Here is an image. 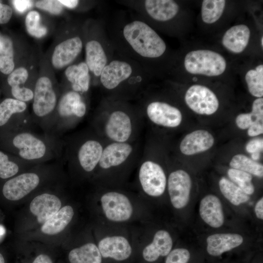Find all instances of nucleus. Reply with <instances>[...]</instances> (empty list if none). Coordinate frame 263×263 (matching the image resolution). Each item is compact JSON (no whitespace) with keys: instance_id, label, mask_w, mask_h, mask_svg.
<instances>
[{"instance_id":"obj_15","label":"nucleus","mask_w":263,"mask_h":263,"mask_svg":"<svg viewBox=\"0 0 263 263\" xmlns=\"http://www.w3.org/2000/svg\"><path fill=\"white\" fill-rule=\"evenodd\" d=\"M146 113L152 123L165 128H176L183 119L182 114L177 108L162 101H155L148 104Z\"/></svg>"},{"instance_id":"obj_12","label":"nucleus","mask_w":263,"mask_h":263,"mask_svg":"<svg viewBox=\"0 0 263 263\" xmlns=\"http://www.w3.org/2000/svg\"><path fill=\"white\" fill-rule=\"evenodd\" d=\"M103 213L109 220L122 222L129 220L133 213L132 204L124 194L115 191L104 193L100 198Z\"/></svg>"},{"instance_id":"obj_25","label":"nucleus","mask_w":263,"mask_h":263,"mask_svg":"<svg viewBox=\"0 0 263 263\" xmlns=\"http://www.w3.org/2000/svg\"><path fill=\"white\" fill-rule=\"evenodd\" d=\"M250 36V31L246 25H235L226 31L222 38V44L229 51L240 53L246 47Z\"/></svg>"},{"instance_id":"obj_21","label":"nucleus","mask_w":263,"mask_h":263,"mask_svg":"<svg viewBox=\"0 0 263 263\" xmlns=\"http://www.w3.org/2000/svg\"><path fill=\"white\" fill-rule=\"evenodd\" d=\"M132 73L131 66L120 60H113L106 65L100 75V81L108 90H113L130 77Z\"/></svg>"},{"instance_id":"obj_4","label":"nucleus","mask_w":263,"mask_h":263,"mask_svg":"<svg viewBox=\"0 0 263 263\" xmlns=\"http://www.w3.org/2000/svg\"><path fill=\"white\" fill-rule=\"evenodd\" d=\"M31 115L36 125L50 134L60 92L48 76H39L34 86Z\"/></svg>"},{"instance_id":"obj_46","label":"nucleus","mask_w":263,"mask_h":263,"mask_svg":"<svg viewBox=\"0 0 263 263\" xmlns=\"http://www.w3.org/2000/svg\"><path fill=\"white\" fill-rule=\"evenodd\" d=\"M255 213L256 217L263 220V198H261L255 206Z\"/></svg>"},{"instance_id":"obj_31","label":"nucleus","mask_w":263,"mask_h":263,"mask_svg":"<svg viewBox=\"0 0 263 263\" xmlns=\"http://www.w3.org/2000/svg\"><path fill=\"white\" fill-rule=\"evenodd\" d=\"M235 122L238 128L241 130L248 129L256 124L263 123V97L257 98L253 101L250 113L238 114Z\"/></svg>"},{"instance_id":"obj_10","label":"nucleus","mask_w":263,"mask_h":263,"mask_svg":"<svg viewBox=\"0 0 263 263\" xmlns=\"http://www.w3.org/2000/svg\"><path fill=\"white\" fill-rule=\"evenodd\" d=\"M41 175L37 171L22 172L7 180L3 184L2 192L5 198L17 201L38 188L41 182Z\"/></svg>"},{"instance_id":"obj_40","label":"nucleus","mask_w":263,"mask_h":263,"mask_svg":"<svg viewBox=\"0 0 263 263\" xmlns=\"http://www.w3.org/2000/svg\"><path fill=\"white\" fill-rule=\"evenodd\" d=\"M191 254L189 250L185 248L172 249L166 256L165 263H189Z\"/></svg>"},{"instance_id":"obj_39","label":"nucleus","mask_w":263,"mask_h":263,"mask_svg":"<svg viewBox=\"0 0 263 263\" xmlns=\"http://www.w3.org/2000/svg\"><path fill=\"white\" fill-rule=\"evenodd\" d=\"M89 70L85 62L69 65L65 71V75L71 86L76 84L83 76L89 74Z\"/></svg>"},{"instance_id":"obj_24","label":"nucleus","mask_w":263,"mask_h":263,"mask_svg":"<svg viewBox=\"0 0 263 263\" xmlns=\"http://www.w3.org/2000/svg\"><path fill=\"white\" fill-rule=\"evenodd\" d=\"M173 241L169 232L159 230L154 235L152 242L143 250L144 259L150 263L156 261L160 257H166L171 251Z\"/></svg>"},{"instance_id":"obj_23","label":"nucleus","mask_w":263,"mask_h":263,"mask_svg":"<svg viewBox=\"0 0 263 263\" xmlns=\"http://www.w3.org/2000/svg\"><path fill=\"white\" fill-rule=\"evenodd\" d=\"M199 213L202 219L209 226L219 228L224 223L222 203L216 195L208 194L200 201Z\"/></svg>"},{"instance_id":"obj_41","label":"nucleus","mask_w":263,"mask_h":263,"mask_svg":"<svg viewBox=\"0 0 263 263\" xmlns=\"http://www.w3.org/2000/svg\"><path fill=\"white\" fill-rule=\"evenodd\" d=\"M35 6L38 9L47 11L53 15L60 14L63 10V5L59 0H38Z\"/></svg>"},{"instance_id":"obj_44","label":"nucleus","mask_w":263,"mask_h":263,"mask_svg":"<svg viewBox=\"0 0 263 263\" xmlns=\"http://www.w3.org/2000/svg\"><path fill=\"white\" fill-rule=\"evenodd\" d=\"M12 2L15 9L20 13L25 12L33 5V1L28 0H14Z\"/></svg>"},{"instance_id":"obj_36","label":"nucleus","mask_w":263,"mask_h":263,"mask_svg":"<svg viewBox=\"0 0 263 263\" xmlns=\"http://www.w3.org/2000/svg\"><path fill=\"white\" fill-rule=\"evenodd\" d=\"M245 79L250 94L257 98L263 96V65L260 64L255 69L249 70Z\"/></svg>"},{"instance_id":"obj_13","label":"nucleus","mask_w":263,"mask_h":263,"mask_svg":"<svg viewBox=\"0 0 263 263\" xmlns=\"http://www.w3.org/2000/svg\"><path fill=\"white\" fill-rule=\"evenodd\" d=\"M135 152L132 142L107 143L97 168L107 170L118 168L132 159Z\"/></svg>"},{"instance_id":"obj_49","label":"nucleus","mask_w":263,"mask_h":263,"mask_svg":"<svg viewBox=\"0 0 263 263\" xmlns=\"http://www.w3.org/2000/svg\"><path fill=\"white\" fill-rule=\"evenodd\" d=\"M5 233V228L2 225H0V238H1Z\"/></svg>"},{"instance_id":"obj_30","label":"nucleus","mask_w":263,"mask_h":263,"mask_svg":"<svg viewBox=\"0 0 263 263\" xmlns=\"http://www.w3.org/2000/svg\"><path fill=\"white\" fill-rule=\"evenodd\" d=\"M102 258L98 247L92 243L72 249L68 255L70 263H102Z\"/></svg>"},{"instance_id":"obj_51","label":"nucleus","mask_w":263,"mask_h":263,"mask_svg":"<svg viewBox=\"0 0 263 263\" xmlns=\"http://www.w3.org/2000/svg\"><path fill=\"white\" fill-rule=\"evenodd\" d=\"M261 44H262V46L263 47V38L262 37V38H261Z\"/></svg>"},{"instance_id":"obj_22","label":"nucleus","mask_w":263,"mask_h":263,"mask_svg":"<svg viewBox=\"0 0 263 263\" xmlns=\"http://www.w3.org/2000/svg\"><path fill=\"white\" fill-rule=\"evenodd\" d=\"M29 78V72L24 67L14 69L7 77V83L10 88L11 98L27 102L32 101L33 89L26 85Z\"/></svg>"},{"instance_id":"obj_34","label":"nucleus","mask_w":263,"mask_h":263,"mask_svg":"<svg viewBox=\"0 0 263 263\" xmlns=\"http://www.w3.org/2000/svg\"><path fill=\"white\" fill-rule=\"evenodd\" d=\"M229 166L231 168L247 172L252 175L262 178L263 166L243 154H237L231 158Z\"/></svg>"},{"instance_id":"obj_52","label":"nucleus","mask_w":263,"mask_h":263,"mask_svg":"<svg viewBox=\"0 0 263 263\" xmlns=\"http://www.w3.org/2000/svg\"></svg>"},{"instance_id":"obj_20","label":"nucleus","mask_w":263,"mask_h":263,"mask_svg":"<svg viewBox=\"0 0 263 263\" xmlns=\"http://www.w3.org/2000/svg\"><path fill=\"white\" fill-rule=\"evenodd\" d=\"M61 203L54 194L44 193L36 196L31 201L30 209L38 222L44 224L60 209Z\"/></svg>"},{"instance_id":"obj_1","label":"nucleus","mask_w":263,"mask_h":263,"mask_svg":"<svg viewBox=\"0 0 263 263\" xmlns=\"http://www.w3.org/2000/svg\"><path fill=\"white\" fill-rule=\"evenodd\" d=\"M0 149L28 163L38 165L62 160L63 140L51 134H38L33 130L0 132Z\"/></svg>"},{"instance_id":"obj_28","label":"nucleus","mask_w":263,"mask_h":263,"mask_svg":"<svg viewBox=\"0 0 263 263\" xmlns=\"http://www.w3.org/2000/svg\"><path fill=\"white\" fill-rule=\"evenodd\" d=\"M74 214V210L71 206L62 207L43 224L41 227V232L49 235L61 232L71 221Z\"/></svg>"},{"instance_id":"obj_26","label":"nucleus","mask_w":263,"mask_h":263,"mask_svg":"<svg viewBox=\"0 0 263 263\" xmlns=\"http://www.w3.org/2000/svg\"><path fill=\"white\" fill-rule=\"evenodd\" d=\"M145 7L150 17L161 21L171 19L179 11L177 3L171 0H147Z\"/></svg>"},{"instance_id":"obj_48","label":"nucleus","mask_w":263,"mask_h":263,"mask_svg":"<svg viewBox=\"0 0 263 263\" xmlns=\"http://www.w3.org/2000/svg\"><path fill=\"white\" fill-rule=\"evenodd\" d=\"M32 263H53L51 258L45 254H40L34 260Z\"/></svg>"},{"instance_id":"obj_16","label":"nucleus","mask_w":263,"mask_h":263,"mask_svg":"<svg viewBox=\"0 0 263 263\" xmlns=\"http://www.w3.org/2000/svg\"><path fill=\"white\" fill-rule=\"evenodd\" d=\"M83 43L79 37L68 38L55 47L51 59L53 67L61 69L69 65L80 53Z\"/></svg>"},{"instance_id":"obj_27","label":"nucleus","mask_w":263,"mask_h":263,"mask_svg":"<svg viewBox=\"0 0 263 263\" xmlns=\"http://www.w3.org/2000/svg\"><path fill=\"white\" fill-rule=\"evenodd\" d=\"M86 63L89 70L95 76H100L107 64V58L101 44L91 40L85 46Z\"/></svg>"},{"instance_id":"obj_9","label":"nucleus","mask_w":263,"mask_h":263,"mask_svg":"<svg viewBox=\"0 0 263 263\" xmlns=\"http://www.w3.org/2000/svg\"><path fill=\"white\" fill-rule=\"evenodd\" d=\"M139 166L138 179L143 191L148 195L157 197L164 193L167 179L162 167L150 158H143Z\"/></svg>"},{"instance_id":"obj_18","label":"nucleus","mask_w":263,"mask_h":263,"mask_svg":"<svg viewBox=\"0 0 263 263\" xmlns=\"http://www.w3.org/2000/svg\"><path fill=\"white\" fill-rule=\"evenodd\" d=\"M214 144L213 135L205 130H197L187 134L182 140L179 149L185 155H192L206 151Z\"/></svg>"},{"instance_id":"obj_37","label":"nucleus","mask_w":263,"mask_h":263,"mask_svg":"<svg viewBox=\"0 0 263 263\" xmlns=\"http://www.w3.org/2000/svg\"><path fill=\"white\" fill-rule=\"evenodd\" d=\"M227 175L231 181L238 186L248 195L253 194L255 188L252 183V175L247 172L233 168L227 171Z\"/></svg>"},{"instance_id":"obj_35","label":"nucleus","mask_w":263,"mask_h":263,"mask_svg":"<svg viewBox=\"0 0 263 263\" xmlns=\"http://www.w3.org/2000/svg\"><path fill=\"white\" fill-rule=\"evenodd\" d=\"M225 5V0H204L202 2L201 15L203 21L211 24L222 15Z\"/></svg>"},{"instance_id":"obj_6","label":"nucleus","mask_w":263,"mask_h":263,"mask_svg":"<svg viewBox=\"0 0 263 263\" xmlns=\"http://www.w3.org/2000/svg\"><path fill=\"white\" fill-rule=\"evenodd\" d=\"M123 33L132 49L143 57H158L166 51L164 41L143 21L135 20L127 24L123 28Z\"/></svg>"},{"instance_id":"obj_14","label":"nucleus","mask_w":263,"mask_h":263,"mask_svg":"<svg viewBox=\"0 0 263 263\" xmlns=\"http://www.w3.org/2000/svg\"><path fill=\"white\" fill-rule=\"evenodd\" d=\"M170 202L176 209L185 207L188 203L192 182L185 170L177 169L169 175L167 185Z\"/></svg>"},{"instance_id":"obj_43","label":"nucleus","mask_w":263,"mask_h":263,"mask_svg":"<svg viewBox=\"0 0 263 263\" xmlns=\"http://www.w3.org/2000/svg\"><path fill=\"white\" fill-rule=\"evenodd\" d=\"M13 14L12 8L0 2V24L7 23L11 19Z\"/></svg>"},{"instance_id":"obj_33","label":"nucleus","mask_w":263,"mask_h":263,"mask_svg":"<svg viewBox=\"0 0 263 263\" xmlns=\"http://www.w3.org/2000/svg\"><path fill=\"white\" fill-rule=\"evenodd\" d=\"M12 40L6 36L0 37V72L9 75L15 69Z\"/></svg>"},{"instance_id":"obj_5","label":"nucleus","mask_w":263,"mask_h":263,"mask_svg":"<svg viewBox=\"0 0 263 263\" xmlns=\"http://www.w3.org/2000/svg\"><path fill=\"white\" fill-rule=\"evenodd\" d=\"M87 110L81 94L72 90L60 93L50 134L62 137L84 118Z\"/></svg>"},{"instance_id":"obj_7","label":"nucleus","mask_w":263,"mask_h":263,"mask_svg":"<svg viewBox=\"0 0 263 263\" xmlns=\"http://www.w3.org/2000/svg\"><path fill=\"white\" fill-rule=\"evenodd\" d=\"M35 126L26 103L8 97L0 103V132L33 130Z\"/></svg>"},{"instance_id":"obj_17","label":"nucleus","mask_w":263,"mask_h":263,"mask_svg":"<svg viewBox=\"0 0 263 263\" xmlns=\"http://www.w3.org/2000/svg\"><path fill=\"white\" fill-rule=\"evenodd\" d=\"M102 257L124 261L131 256L132 248L129 241L122 236H112L103 238L97 246Z\"/></svg>"},{"instance_id":"obj_8","label":"nucleus","mask_w":263,"mask_h":263,"mask_svg":"<svg viewBox=\"0 0 263 263\" xmlns=\"http://www.w3.org/2000/svg\"><path fill=\"white\" fill-rule=\"evenodd\" d=\"M184 66L189 73L209 76H217L225 71L226 63L219 53L208 50H197L188 53Z\"/></svg>"},{"instance_id":"obj_19","label":"nucleus","mask_w":263,"mask_h":263,"mask_svg":"<svg viewBox=\"0 0 263 263\" xmlns=\"http://www.w3.org/2000/svg\"><path fill=\"white\" fill-rule=\"evenodd\" d=\"M243 242V237L237 233L214 234L207 239L206 251L211 257H219L239 247Z\"/></svg>"},{"instance_id":"obj_3","label":"nucleus","mask_w":263,"mask_h":263,"mask_svg":"<svg viewBox=\"0 0 263 263\" xmlns=\"http://www.w3.org/2000/svg\"><path fill=\"white\" fill-rule=\"evenodd\" d=\"M138 120L124 109H115L97 115L92 129L109 142H132L138 129Z\"/></svg>"},{"instance_id":"obj_45","label":"nucleus","mask_w":263,"mask_h":263,"mask_svg":"<svg viewBox=\"0 0 263 263\" xmlns=\"http://www.w3.org/2000/svg\"><path fill=\"white\" fill-rule=\"evenodd\" d=\"M263 123H258L250 127L247 129V134L249 136L254 137L263 134Z\"/></svg>"},{"instance_id":"obj_11","label":"nucleus","mask_w":263,"mask_h":263,"mask_svg":"<svg viewBox=\"0 0 263 263\" xmlns=\"http://www.w3.org/2000/svg\"><path fill=\"white\" fill-rule=\"evenodd\" d=\"M185 100L192 111L201 115H211L219 106L216 94L208 88L201 85L190 86L185 94Z\"/></svg>"},{"instance_id":"obj_29","label":"nucleus","mask_w":263,"mask_h":263,"mask_svg":"<svg viewBox=\"0 0 263 263\" xmlns=\"http://www.w3.org/2000/svg\"><path fill=\"white\" fill-rule=\"evenodd\" d=\"M35 165L0 149V179H10L18 175L23 169Z\"/></svg>"},{"instance_id":"obj_50","label":"nucleus","mask_w":263,"mask_h":263,"mask_svg":"<svg viewBox=\"0 0 263 263\" xmlns=\"http://www.w3.org/2000/svg\"><path fill=\"white\" fill-rule=\"evenodd\" d=\"M0 263H5L3 256L0 253Z\"/></svg>"},{"instance_id":"obj_32","label":"nucleus","mask_w":263,"mask_h":263,"mask_svg":"<svg viewBox=\"0 0 263 263\" xmlns=\"http://www.w3.org/2000/svg\"><path fill=\"white\" fill-rule=\"evenodd\" d=\"M219 187L223 196L234 206H239L247 202L250 199L249 195L225 177H223L220 179Z\"/></svg>"},{"instance_id":"obj_47","label":"nucleus","mask_w":263,"mask_h":263,"mask_svg":"<svg viewBox=\"0 0 263 263\" xmlns=\"http://www.w3.org/2000/svg\"><path fill=\"white\" fill-rule=\"evenodd\" d=\"M59 1L63 6L70 9L75 8L79 3L76 0H59Z\"/></svg>"},{"instance_id":"obj_42","label":"nucleus","mask_w":263,"mask_h":263,"mask_svg":"<svg viewBox=\"0 0 263 263\" xmlns=\"http://www.w3.org/2000/svg\"><path fill=\"white\" fill-rule=\"evenodd\" d=\"M263 140L260 138H255L250 140L245 146L246 151L249 153L260 152L263 150Z\"/></svg>"},{"instance_id":"obj_2","label":"nucleus","mask_w":263,"mask_h":263,"mask_svg":"<svg viewBox=\"0 0 263 263\" xmlns=\"http://www.w3.org/2000/svg\"><path fill=\"white\" fill-rule=\"evenodd\" d=\"M62 138V160L86 173L97 169L106 144L102 137L92 129Z\"/></svg>"},{"instance_id":"obj_38","label":"nucleus","mask_w":263,"mask_h":263,"mask_svg":"<svg viewBox=\"0 0 263 263\" xmlns=\"http://www.w3.org/2000/svg\"><path fill=\"white\" fill-rule=\"evenodd\" d=\"M25 25L28 33L33 37L40 38L47 33V28L40 24V16L37 11L32 10L28 13Z\"/></svg>"}]
</instances>
